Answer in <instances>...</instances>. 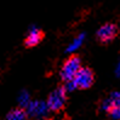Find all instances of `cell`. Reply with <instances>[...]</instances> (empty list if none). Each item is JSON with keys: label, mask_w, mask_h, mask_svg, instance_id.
Listing matches in <instances>:
<instances>
[{"label": "cell", "mask_w": 120, "mask_h": 120, "mask_svg": "<svg viewBox=\"0 0 120 120\" xmlns=\"http://www.w3.org/2000/svg\"><path fill=\"white\" fill-rule=\"evenodd\" d=\"M96 75L91 67H80V69L74 75L73 80L70 81L74 89L79 90H87L95 84Z\"/></svg>", "instance_id": "cell-1"}, {"label": "cell", "mask_w": 120, "mask_h": 120, "mask_svg": "<svg viewBox=\"0 0 120 120\" xmlns=\"http://www.w3.org/2000/svg\"><path fill=\"white\" fill-rule=\"evenodd\" d=\"M81 67V57L78 53H73L63 62L60 76L63 82H70L73 80L74 75Z\"/></svg>", "instance_id": "cell-2"}, {"label": "cell", "mask_w": 120, "mask_h": 120, "mask_svg": "<svg viewBox=\"0 0 120 120\" xmlns=\"http://www.w3.org/2000/svg\"><path fill=\"white\" fill-rule=\"evenodd\" d=\"M67 104V87L61 84L52 90L47 97V107L50 110L58 113L62 109H64Z\"/></svg>", "instance_id": "cell-3"}, {"label": "cell", "mask_w": 120, "mask_h": 120, "mask_svg": "<svg viewBox=\"0 0 120 120\" xmlns=\"http://www.w3.org/2000/svg\"><path fill=\"white\" fill-rule=\"evenodd\" d=\"M119 35V27L113 22H107L102 24L96 33L97 43L102 46H107L112 44Z\"/></svg>", "instance_id": "cell-4"}, {"label": "cell", "mask_w": 120, "mask_h": 120, "mask_svg": "<svg viewBox=\"0 0 120 120\" xmlns=\"http://www.w3.org/2000/svg\"><path fill=\"white\" fill-rule=\"evenodd\" d=\"M45 39V32L39 28H32L29 33L27 34V37L23 40V46L26 49H32L38 46L41 41Z\"/></svg>", "instance_id": "cell-5"}, {"label": "cell", "mask_w": 120, "mask_h": 120, "mask_svg": "<svg viewBox=\"0 0 120 120\" xmlns=\"http://www.w3.org/2000/svg\"><path fill=\"white\" fill-rule=\"evenodd\" d=\"M27 119H28L27 110L22 107H16L8 113L5 120H27Z\"/></svg>", "instance_id": "cell-6"}, {"label": "cell", "mask_w": 120, "mask_h": 120, "mask_svg": "<svg viewBox=\"0 0 120 120\" xmlns=\"http://www.w3.org/2000/svg\"><path fill=\"white\" fill-rule=\"evenodd\" d=\"M44 120H52V119H44Z\"/></svg>", "instance_id": "cell-7"}]
</instances>
